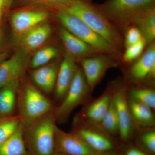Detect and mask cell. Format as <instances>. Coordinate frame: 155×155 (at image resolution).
Masks as SVG:
<instances>
[{
	"label": "cell",
	"instance_id": "1",
	"mask_svg": "<svg viewBox=\"0 0 155 155\" xmlns=\"http://www.w3.org/2000/svg\"><path fill=\"white\" fill-rule=\"evenodd\" d=\"M64 8L80 18L122 54L124 48L122 32L89 0H73L68 7Z\"/></svg>",
	"mask_w": 155,
	"mask_h": 155
},
{
	"label": "cell",
	"instance_id": "2",
	"mask_svg": "<svg viewBox=\"0 0 155 155\" xmlns=\"http://www.w3.org/2000/svg\"><path fill=\"white\" fill-rule=\"evenodd\" d=\"M56 122L52 111L24 125L23 137L28 155H53L55 153Z\"/></svg>",
	"mask_w": 155,
	"mask_h": 155
},
{
	"label": "cell",
	"instance_id": "3",
	"mask_svg": "<svg viewBox=\"0 0 155 155\" xmlns=\"http://www.w3.org/2000/svg\"><path fill=\"white\" fill-rule=\"evenodd\" d=\"M57 17L62 26L96 50L119 61L122 54L96 33L80 18L64 8L58 9Z\"/></svg>",
	"mask_w": 155,
	"mask_h": 155
},
{
	"label": "cell",
	"instance_id": "4",
	"mask_svg": "<svg viewBox=\"0 0 155 155\" xmlns=\"http://www.w3.org/2000/svg\"><path fill=\"white\" fill-rule=\"evenodd\" d=\"M155 0H106L96 7L122 32L139 12L154 7Z\"/></svg>",
	"mask_w": 155,
	"mask_h": 155
},
{
	"label": "cell",
	"instance_id": "5",
	"mask_svg": "<svg viewBox=\"0 0 155 155\" xmlns=\"http://www.w3.org/2000/svg\"><path fill=\"white\" fill-rule=\"evenodd\" d=\"M17 105L19 116L26 125L54 110L51 101L38 88L28 84L19 88Z\"/></svg>",
	"mask_w": 155,
	"mask_h": 155
},
{
	"label": "cell",
	"instance_id": "6",
	"mask_svg": "<svg viewBox=\"0 0 155 155\" xmlns=\"http://www.w3.org/2000/svg\"><path fill=\"white\" fill-rule=\"evenodd\" d=\"M91 93L82 69L78 67L67 94L53 110L56 122H66L75 108L87 101Z\"/></svg>",
	"mask_w": 155,
	"mask_h": 155
},
{
	"label": "cell",
	"instance_id": "7",
	"mask_svg": "<svg viewBox=\"0 0 155 155\" xmlns=\"http://www.w3.org/2000/svg\"><path fill=\"white\" fill-rule=\"evenodd\" d=\"M118 61L110 56L99 53L81 60V69L91 91L109 69L118 66Z\"/></svg>",
	"mask_w": 155,
	"mask_h": 155
},
{
	"label": "cell",
	"instance_id": "8",
	"mask_svg": "<svg viewBox=\"0 0 155 155\" xmlns=\"http://www.w3.org/2000/svg\"><path fill=\"white\" fill-rule=\"evenodd\" d=\"M55 152L69 155H94L96 151L83 139L75 133L66 132L56 126L55 131Z\"/></svg>",
	"mask_w": 155,
	"mask_h": 155
},
{
	"label": "cell",
	"instance_id": "9",
	"mask_svg": "<svg viewBox=\"0 0 155 155\" xmlns=\"http://www.w3.org/2000/svg\"><path fill=\"white\" fill-rule=\"evenodd\" d=\"M127 96L126 89L124 87H114L113 101L119 119V134L120 138L124 141L130 138L135 125L130 114Z\"/></svg>",
	"mask_w": 155,
	"mask_h": 155
},
{
	"label": "cell",
	"instance_id": "10",
	"mask_svg": "<svg viewBox=\"0 0 155 155\" xmlns=\"http://www.w3.org/2000/svg\"><path fill=\"white\" fill-rule=\"evenodd\" d=\"M131 64L129 75L133 82L140 83L153 80L155 77V41L148 45L142 55Z\"/></svg>",
	"mask_w": 155,
	"mask_h": 155
},
{
	"label": "cell",
	"instance_id": "11",
	"mask_svg": "<svg viewBox=\"0 0 155 155\" xmlns=\"http://www.w3.org/2000/svg\"><path fill=\"white\" fill-rule=\"evenodd\" d=\"M27 62L26 52L22 50L0 63V88L19 80L25 71Z\"/></svg>",
	"mask_w": 155,
	"mask_h": 155
},
{
	"label": "cell",
	"instance_id": "12",
	"mask_svg": "<svg viewBox=\"0 0 155 155\" xmlns=\"http://www.w3.org/2000/svg\"><path fill=\"white\" fill-rule=\"evenodd\" d=\"M78 68L76 59L67 52L59 65L57 74L54 88L55 97L57 101L61 102L64 99L72 83Z\"/></svg>",
	"mask_w": 155,
	"mask_h": 155
},
{
	"label": "cell",
	"instance_id": "13",
	"mask_svg": "<svg viewBox=\"0 0 155 155\" xmlns=\"http://www.w3.org/2000/svg\"><path fill=\"white\" fill-rule=\"evenodd\" d=\"M48 17L47 12L41 11H21L12 14L11 22L12 30L21 37L31 28L44 22Z\"/></svg>",
	"mask_w": 155,
	"mask_h": 155
},
{
	"label": "cell",
	"instance_id": "14",
	"mask_svg": "<svg viewBox=\"0 0 155 155\" xmlns=\"http://www.w3.org/2000/svg\"><path fill=\"white\" fill-rule=\"evenodd\" d=\"M82 126L75 129L74 132L83 138L87 144L97 152L109 151L114 150V145L106 132L97 125V127Z\"/></svg>",
	"mask_w": 155,
	"mask_h": 155
},
{
	"label": "cell",
	"instance_id": "15",
	"mask_svg": "<svg viewBox=\"0 0 155 155\" xmlns=\"http://www.w3.org/2000/svg\"><path fill=\"white\" fill-rule=\"evenodd\" d=\"M59 32L67 52L75 59L79 58L81 60L98 54L94 48L71 33L62 25L60 26Z\"/></svg>",
	"mask_w": 155,
	"mask_h": 155
},
{
	"label": "cell",
	"instance_id": "16",
	"mask_svg": "<svg viewBox=\"0 0 155 155\" xmlns=\"http://www.w3.org/2000/svg\"><path fill=\"white\" fill-rule=\"evenodd\" d=\"M114 87H108L104 93L97 99L91 103L83 112L84 122L98 125L105 115L112 101Z\"/></svg>",
	"mask_w": 155,
	"mask_h": 155
},
{
	"label": "cell",
	"instance_id": "17",
	"mask_svg": "<svg viewBox=\"0 0 155 155\" xmlns=\"http://www.w3.org/2000/svg\"><path fill=\"white\" fill-rule=\"evenodd\" d=\"M59 67L57 64H46L32 71V80L42 92L50 94L54 90Z\"/></svg>",
	"mask_w": 155,
	"mask_h": 155
},
{
	"label": "cell",
	"instance_id": "18",
	"mask_svg": "<svg viewBox=\"0 0 155 155\" xmlns=\"http://www.w3.org/2000/svg\"><path fill=\"white\" fill-rule=\"evenodd\" d=\"M51 33V28L46 23H42L31 28L21 36L22 50L27 52L41 47L47 40Z\"/></svg>",
	"mask_w": 155,
	"mask_h": 155
},
{
	"label": "cell",
	"instance_id": "19",
	"mask_svg": "<svg viewBox=\"0 0 155 155\" xmlns=\"http://www.w3.org/2000/svg\"><path fill=\"white\" fill-rule=\"evenodd\" d=\"M130 24L139 28L147 45L154 42L155 6L139 12L131 19Z\"/></svg>",
	"mask_w": 155,
	"mask_h": 155
},
{
	"label": "cell",
	"instance_id": "20",
	"mask_svg": "<svg viewBox=\"0 0 155 155\" xmlns=\"http://www.w3.org/2000/svg\"><path fill=\"white\" fill-rule=\"evenodd\" d=\"M19 80L0 88V117L13 116L17 105Z\"/></svg>",
	"mask_w": 155,
	"mask_h": 155
},
{
	"label": "cell",
	"instance_id": "21",
	"mask_svg": "<svg viewBox=\"0 0 155 155\" xmlns=\"http://www.w3.org/2000/svg\"><path fill=\"white\" fill-rule=\"evenodd\" d=\"M23 122L10 138L0 144V155H28L23 137Z\"/></svg>",
	"mask_w": 155,
	"mask_h": 155
},
{
	"label": "cell",
	"instance_id": "22",
	"mask_svg": "<svg viewBox=\"0 0 155 155\" xmlns=\"http://www.w3.org/2000/svg\"><path fill=\"white\" fill-rule=\"evenodd\" d=\"M128 102L134 125L143 127H151L154 125L155 117L152 109L132 99H128Z\"/></svg>",
	"mask_w": 155,
	"mask_h": 155
},
{
	"label": "cell",
	"instance_id": "23",
	"mask_svg": "<svg viewBox=\"0 0 155 155\" xmlns=\"http://www.w3.org/2000/svg\"><path fill=\"white\" fill-rule=\"evenodd\" d=\"M96 125L106 133L111 134L119 133V119L113 97L110 107L102 120L99 124Z\"/></svg>",
	"mask_w": 155,
	"mask_h": 155
},
{
	"label": "cell",
	"instance_id": "24",
	"mask_svg": "<svg viewBox=\"0 0 155 155\" xmlns=\"http://www.w3.org/2000/svg\"><path fill=\"white\" fill-rule=\"evenodd\" d=\"M22 122L19 115L0 118V144L16 132Z\"/></svg>",
	"mask_w": 155,
	"mask_h": 155
},
{
	"label": "cell",
	"instance_id": "25",
	"mask_svg": "<svg viewBox=\"0 0 155 155\" xmlns=\"http://www.w3.org/2000/svg\"><path fill=\"white\" fill-rule=\"evenodd\" d=\"M130 98L146 105L151 109L155 108V92L149 87H135L129 91Z\"/></svg>",
	"mask_w": 155,
	"mask_h": 155
},
{
	"label": "cell",
	"instance_id": "26",
	"mask_svg": "<svg viewBox=\"0 0 155 155\" xmlns=\"http://www.w3.org/2000/svg\"><path fill=\"white\" fill-rule=\"evenodd\" d=\"M58 54V49L54 47H47L42 48L33 56L31 62L30 67L32 69H35L46 65L56 58Z\"/></svg>",
	"mask_w": 155,
	"mask_h": 155
},
{
	"label": "cell",
	"instance_id": "27",
	"mask_svg": "<svg viewBox=\"0 0 155 155\" xmlns=\"http://www.w3.org/2000/svg\"><path fill=\"white\" fill-rule=\"evenodd\" d=\"M147 46L146 42L143 38L137 43L125 48L120 59L121 61L125 64H132L143 54Z\"/></svg>",
	"mask_w": 155,
	"mask_h": 155
},
{
	"label": "cell",
	"instance_id": "28",
	"mask_svg": "<svg viewBox=\"0 0 155 155\" xmlns=\"http://www.w3.org/2000/svg\"><path fill=\"white\" fill-rule=\"evenodd\" d=\"M124 48L135 44L140 41L143 36L139 28L135 25H130L124 31Z\"/></svg>",
	"mask_w": 155,
	"mask_h": 155
},
{
	"label": "cell",
	"instance_id": "29",
	"mask_svg": "<svg viewBox=\"0 0 155 155\" xmlns=\"http://www.w3.org/2000/svg\"><path fill=\"white\" fill-rule=\"evenodd\" d=\"M141 141L148 150L153 153H155V130H150L143 134L141 137Z\"/></svg>",
	"mask_w": 155,
	"mask_h": 155
},
{
	"label": "cell",
	"instance_id": "30",
	"mask_svg": "<svg viewBox=\"0 0 155 155\" xmlns=\"http://www.w3.org/2000/svg\"><path fill=\"white\" fill-rule=\"evenodd\" d=\"M34 2L54 6L58 9L66 8L73 0H31Z\"/></svg>",
	"mask_w": 155,
	"mask_h": 155
},
{
	"label": "cell",
	"instance_id": "31",
	"mask_svg": "<svg viewBox=\"0 0 155 155\" xmlns=\"http://www.w3.org/2000/svg\"><path fill=\"white\" fill-rule=\"evenodd\" d=\"M125 155H147L141 150L136 148H131L127 150Z\"/></svg>",
	"mask_w": 155,
	"mask_h": 155
},
{
	"label": "cell",
	"instance_id": "32",
	"mask_svg": "<svg viewBox=\"0 0 155 155\" xmlns=\"http://www.w3.org/2000/svg\"><path fill=\"white\" fill-rule=\"evenodd\" d=\"M8 55V53L7 51L0 52V63L7 59Z\"/></svg>",
	"mask_w": 155,
	"mask_h": 155
},
{
	"label": "cell",
	"instance_id": "33",
	"mask_svg": "<svg viewBox=\"0 0 155 155\" xmlns=\"http://www.w3.org/2000/svg\"><path fill=\"white\" fill-rule=\"evenodd\" d=\"M5 4V0H0V23L2 19L3 9Z\"/></svg>",
	"mask_w": 155,
	"mask_h": 155
},
{
	"label": "cell",
	"instance_id": "34",
	"mask_svg": "<svg viewBox=\"0 0 155 155\" xmlns=\"http://www.w3.org/2000/svg\"><path fill=\"white\" fill-rule=\"evenodd\" d=\"M94 155H119L112 151L104 152L97 153Z\"/></svg>",
	"mask_w": 155,
	"mask_h": 155
},
{
	"label": "cell",
	"instance_id": "35",
	"mask_svg": "<svg viewBox=\"0 0 155 155\" xmlns=\"http://www.w3.org/2000/svg\"><path fill=\"white\" fill-rule=\"evenodd\" d=\"M12 1L13 0H5V4L7 5H10L11 4Z\"/></svg>",
	"mask_w": 155,
	"mask_h": 155
},
{
	"label": "cell",
	"instance_id": "36",
	"mask_svg": "<svg viewBox=\"0 0 155 155\" xmlns=\"http://www.w3.org/2000/svg\"><path fill=\"white\" fill-rule=\"evenodd\" d=\"M53 155H69L66 154L64 153L55 152L53 154Z\"/></svg>",
	"mask_w": 155,
	"mask_h": 155
},
{
	"label": "cell",
	"instance_id": "37",
	"mask_svg": "<svg viewBox=\"0 0 155 155\" xmlns=\"http://www.w3.org/2000/svg\"><path fill=\"white\" fill-rule=\"evenodd\" d=\"M2 32L0 31V45H1V43H2Z\"/></svg>",
	"mask_w": 155,
	"mask_h": 155
},
{
	"label": "cell",
	"instance_id": "38",
	"mask_svg": "<svg viewBox=\"0 0 155 155\" xmlns=\"http://www.w3.org/2000/svg\"><path fill=\"white\" fill-rule=\"evenodd\" d=\"M0 118H1V117H0Z\"/></svg>",
	"mask_w": 155,
	"mask_h": 155
}]
</instances>
